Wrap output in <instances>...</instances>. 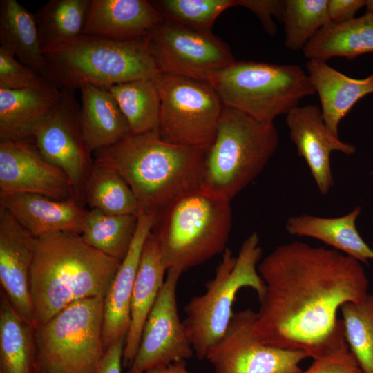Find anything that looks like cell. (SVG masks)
<instances>
[{
  "label": "cell",
  "instance_id": "cell-1",
  "mask_svg": "<svg viewBox=\"0 0 373 373\" xmlns=\"http://www.w3.org/2000/svg\"><path fill=\"white\" fill-rule=\"evenodd\" d=\"M258 271L266 285L254 325L260 343L302 350L314 360L348 346L337 312L369 294L361 262L334 249L294 241L276 247Z\"/></svg>",
  "mask_w": 373,
  "mask_h": 373
},
{
  "label": "cell",
  "instance_id": "cell-2",
  "mask_svg": "<svg viewBox=\"0 0 373 373\" xmlns=\"http://www.w3.org/2000/svg\"><path fill=\"white\" fill-rule=\"evenodd\" d=\"M95 155L94 162L113 169L124 178L140 211L159 213L201 187L205 150L166 141L158 131L131 133Z\"/></svg>",
  "mask_w": 373,
  "mask_h": 373
},
{
  "label": "cell",
  "instance_id": "cell-3",
  "mask_svg": "<svg viewBox=\"0 0 373 373\" xmlns=\"http://www.w3.org/2000/svg\"><path fill=\"white\" fill-rule=\"evenodd\" d=\"M120 263L88 245L78 233L37 238L30 280L35 329L75 302L105 298Z\"/></svg>",
  "mask_w": 373,
  "mask_h": 373
},
{
  "label": "cell",
  "instance_id": "cell-4",
  "mask_svg": "<svg viewBox=\"0 0 373 373\" xmlns=\"http://www.w3.org/2000/svg\"><path fill=\"white\" fill-rule=\"evenodd\" d=\"M48 80L75 93L90 84L102 88L141 79H155L160 72L151 52L148 36L115 40L82 34L47 50Z\"/></svg>",
  "mask_w": 373,
  "mask_h": 373
},
{
  "label": "cell",
  "instance_id": "cell-5",
  "mask_svg": "<svg viewBox=\"0 0 373 373\" xmlns=\"http://www.w3.org/2000/svg\"><path fill=\"white\" fill-rule=\"evenodd\" d=\"M231 222L230 201L200 187L159 213L151 233L167 271L183 273L224 251Z\"/></svg>",
  "mask_w": 373,
  "mask_h": 373
},
{
  "label": "cell",
  "instance_id": "cell-6",
  "mask_svg": "<svg viewBox=\"0 0 373 373\" xmlns=\"http://www.w3.org/2000/svg\"><path fill=\"white\" fill-rule=\"evenodd\" d=\"M278 141L274 122L223 106L215 138L205 151L201 187L231 201L264 170Z\"/></svg>",
  "mask_w": 373,
  "mask_h": 373
},
{
  "label": "cell",
  "instance_id": "cell-7",
  "mask_svg": "<svg viewBox=\"0 0 373 373\" xmlns=\"http://www.w3.org/2000/svg\"><path fill=\"white\" fill-rule=\"evenodd\" d=\"M261 256L256 233L244 241L236 257L227 248L214 277L205 285L204 293L191 298L184 307L183 323L199 360L205 359L209 348L226 332L234 314L233 303L242 288L253 289L259 300L264 296L266 285L258 271Z\"/></svg>",
  "mask_w": 373,
  "mask_h": 373
},
{
  "label": "cell",
  "instance_id": "cell-8",
  "mask_svg": "<svg viewBox=\"0 0 373 373\" xmlns=\"http://www.w3.org/2000/svg\"><path fill=\"white\" fill-rule=\"evenodd\" d=\"M211 84L224 106L265 122H274L316 93L308 74L295 64L235 61Z\"/></svg>",
  "mask_w": 373,
  "mask_h": 373
},
{
  "label": "cell",
  "instance_id": "cell-9",
  "mask_svg": "<svg viewBox=\"0 0 373 373\" xmlns=\"http://www.w3.org/2000/svg\"><path fill=\"white\" fill-rule=\"evenodd\" d=\"M104 297L78 300L35 329L41 373H95L104 354Z\"/></svg>",
  "mask_w": 373,
  "mask_h": 373
},
{
  "label": "cell",
  "instance_id": "cell-10",
  "mask_svg": "<svg viewBox=\"0 0 373 373\" xmlns=\"http://www.w3.org/2000/svg\"><path fill=\"white\" fill-rule=\"evenodd\" d=\"M160 97L158 133L169 142L207 151L223 104L211 84L175 75L155 79Z\"/></svg>",
  "mask_w": 373,
  "mask_h": 373
},
{
  "label": "cell",
  "instance_id": "cell-11",
  "mask_svg": "<svg viewBox=\"0 0 373 373\" xmlns=\"http://www.w3.org/2000/svg\"><path fill=\"white\" fill-rule=\"evenodd\" d=\"M151 52L160 73L211 82L236 61L229 47L211 31L164 19L148 35Z\"/></svg>",
  "mask_w": 373,
  "mask_h": 373
},
{
  "label": "cell",
  "instance_id": "cell-12",
  "mask_svg": "<svg viewBox=\"0 0 373 373\" xmlns=\"http://www.w3.org/2000/svg\"><path fill=\"white\" fill-rule=\"evenodd\" d=\"M256 318L250 309L233 314L224 336L207 352L213 373H302L300 363L308 355L260 343L254 332Z\"/></svg>",
  "mask_w": 373,
  "mask_h": 373
},
{
  "label": "cell",
  "instance_id": "cell-13",
  "mask_svg": "<svg viewBox=\"0 0 373 373\" xmlns=\"http://www.w3.org/2000/svg\"><path fill=\"white\" fill-rule=\"evenodd\" d=\"M182 273L169 269L164 283L145 322L136 355L127 373L153 368L193 357L194 351L177 304V286Z\"/></svg>",
  "mask_w": 373,
  "mask_h": 373
},
{
  "label": "cell",
  "instance_id": "cell-14",
  "mask_svg": "<svg viewBox=\"0 0 373 373\" xmlns=\"http://www.w3.org/2000/svg\"><path fill=\"white\" fill-rule=\"evenodd\" d=\"M74 93L62 90L57 108L36 130L33 142L46 161L64 171L77 196L84 189L93 163L82 137L80 105Z\"/></svg>",
  "mask_w": 373,
  "mask_h": 373
},
{
  "label": "cell",
  "instance_id": "cell-15",
  "mask_svg": "<svg viewBox=\"0 0 373 373\" xmlns=\"http://www.w3.org/2000/svg\"><path fill=\"white\" fill-rule=\"evenodd\" d=\"M36 194L55 200L76 195L66 175L32 142L0 141V198Z\"/></svg>",
  "mask_w": 373,
  "mask_h": 373
},
{
  "label": "cell",
  "instance_id": "cell-16",
  "mask_svg": "<svg viewBox=\"0 0 373 373\" xmlns=\"http://www.w3.org/2000/svg\"><path fill=\"white\" fill-rule=\"evenodd\" d=\"M37 238L0 206V283L17 312L35 328L30 271Z\"/></svg>",
  "mask_w": 373,
  "mask_h": 373
},
{
  "label": "cell",
  "instance_id": "cell-17",
  "mask_svg": "<svg viewBox=\"0 0 373 373\" xmlns=\"http://www.w3.org/2000/svg\"><path fill=\"white\" fill-rule=\"evenodd\" d=\"M286 124L290 139L305 161L319 192L327 194L334 186L332 153L352 155L355 146L341 140L329 129L321 108L316 105L295 107L286 115Z\"/></svg>",
  "mask_w": 373,
  "mask_h": 373
},
{
  "label": "cell",
  "instance_id": "cell-18",
  "mask_svg": "<svg viewBox=\"0 0 373 373\" xmlns=\"http://www.w3.org/2000/svg\"><path fill=\"white\" fill-rule=\"evenodd\" d=\"M158 213L140 211L136 231L104 300L102 339L104 350L126 338L130 325L131 301L141 254Z\"/></svg>",
  "mask_w": 373,
  "mask_h": 373
},
{
  "label": "cell",
  "instance_id": "cell-19",
  "mask_svg": "<svg viewBox=\"0 0 373 373\" xmlns=\"http://www.w3.org/2000/svg\"><path fill=\"white\" fill-rule=\"evenodd\" d=\"M62 90L50 82L35 88H0V141L33 142L36 130L57 108Z\"/></svg>",
  "mask_w": 373,
  "mask_h": 373
},
{
  "label": "cell",
  "instance_id": "cell-20",
  "mask_svg": "<svg viewBox=\"0 0 373 373\" xmlns=\"http://www.w3.org/2000/svg\"><path fill=\"white\" fill-rule=\"evenodd\" d=\"M164 17L146 0H90L82 34L115 40L148 36Z\"/></svg>",
  "mask_w": 373,
  "mask_h": 373
},
{
  "label": "cell",
  "instance_id": "cell-21",
  "mask_svg": "<svg viewBox=\"0 0 373 373\" xmlns=\"http://www.w3.org/2000/svg\"><path fill=\"white\" fill-rule=\"evenodd\" d=\"M0 205L35 238L57 232L81 234L82 231L86 210L72 199L21 194L0 198Z\"/></svg>",
  "mask_w": 373,
  "mask_h": 373
},
{
  "label": "cell",
  "instance_id": "cell-22",
  "mask_svg": "<svg viewBox=\"0 0 373 373\" xmlns=\"http://www.w3.org/2000/svg\"><path fill=\"white\" fill-rule=\"evenodd\" d=\"M166 271L157 243L151 232L143 247L131 296L130 325L123 352L125 367H129L136 355L145 322L164 283Z\"/></svg>",
  "mask_w": 373,
  "mask_h": 373
},
{
  "label": "cell",
  "instance_id": "cell-23",
  "mask_svg": "<svg viewBox=\"0 0 373 373\" xmlns=\"http://www.w3.org/2000/svg\"><path fill=\"white\" fill-rule=\"evenodd\" d=\"M306 68L318 95L324 122L338 136L341 121L361 98L373 93V73L364 79H354L320 60H309Z\"/></svg>",
  "mask_w": 373,
  "mask_h": 373
},
{
  "label": "cell",
  "instance_id": "cell-24",
  "mask_svg": "<svg viewBox=\"0 0 373 373\" xmlns=\"http://www.w3.org/2000/svg\"><path fill=\"white\" fill-rule=\"evenodd\" d=\"M79 90V124L90 153L116 144L131 133L117 101L106 88L87 84Z\"/></svg>",
  "mask_w": 373,
  "mask_h": 373
},
{
  "label": "cell",
  "instance_id": "cell-25",
  "mask_svg": "<svg viewBox=\"0 0 373 373\" xmlns=\"http://www.w3.org/2000/svg\"><path fill=\"white\" fill-rule=\"evenodd\" d=\"M360 207L339 217L323 218L308 214L291 216L285 224L286 231L298 237L317 239L334 249L368 265L373 260V249L359 234L356 221Z\"/></svg>",
  "mask_w": 373,
  "mask_h": 373
},
{
  "label": "cell",
  "instance_id": "cell-26",
  "mask_svg": "<svg viewBox=\"0 0 373 373\" xmlns=\"http://www.w3.org/2000/svg\"><path fill=\"white\" fill-rule=\"evenodd\" d=\"M309 60L326 61L334 57L354 59L373 52V15L365 13L341 23H329L302 50Z\"/></svg>",
  "mask_w": 373,
  "mask_h": 373
},
{
  "label": "cell",
  "instance_id": "cell-27",
  "mask_svg": "<svg viewBox=\"0 0 373 373\" xmlns=\"http://www.w3.org/2000/svg\"><path fill=\"white\" fill-rule=\"evenodd\" d=\"M0 44L21 63L48 79L35 15L16 0L0 1Z\"/></svg>",
  "mask_w": 373,
  "mask_h": 373
},
{
  "label": "cell",
  "instance_id": "cell-28",
  "mask_svg": "<svg viewBox=\"0 0 373 373\" xmlns=\"http://www.w3.org/2000/svg\"><path fill=\"white\" fill-rule=\"evenodd\" d=\"M35 332L1 291L0 373H41Z\"/></svg>",
  "mask_w": 373,
  "mask_h": 373
},
{
  "label": "cell",
  "instance_id": "cell-29",
  "mask_svg": "<svg viewBox=\"0 0 373 373\" xmlns=\"http://www.w3.org/2000/svg\"><path fill=\"white\" fill-rule=\"evenodd\" d=\"M90 0H50L35 14L43 52L82 34Z\"/></svg>",
  "mask_w": 373,
  "mask_h": 373
},
{
  "label": "cell",
  "instance_id": "cell-30",
  "mask_svg": "<svg viewBox=\"0 0 373 373\" xmlns=\"http://www.w3.org/2000/svg\"><path fill=\"white\" fill-rule=\"evenodd\" d=\"M106 88L117 101L133 134L158 131L160 97L155 79H141Z\"/></svg>",
  "mask_w": 373,
  "mask_h": 373
},
{
  "label": "cell",
  "instance_id": "cell-31",
  "mask_svg": "<svg viewBox=\"0 0 373 373\" xmlns=\"http://www.w3.org/2000/svg\"><path fill=\"white\" fill-rule=\"evenodd\" d=\"M137 224V216L111 215L86 210L80 236L100 252L122 261L128 252Z\"/></svg>",
  "mask_w": 373,
  "mask_h": 373
},
{
  "label": "cell",
  "instance_id": "cell-32",
  "mask_svg": "<svg viewBox=\"0 0 373 373\" xmlns=\"http://www.w3.org/2000/svg\"><path fill=\"white\" fill-rule=\"evenodd\" d=\"M90 209L111 215H135L137 199L124 178L113 169L93 162L84 186Z\"/></svg>",
  "mask_w": 373,
  "mask_h": 373
},
{
  "label": "cell",
  "instance_id": "cell-33",
  "mask_svg": "<svg viewBox=\"0 0 373 373\" xmlns=\"http://www.w3.org/2000/svg\"><path fill=\"white\" fill-rule=\"evenodd\" d=\"M328 0H285L282 18L285 46L303 50L321 28L331 23Z\"/></svg>",
  "mask_w": 373,
  "mask_h": 373
},
{
  "label": "cell",
  "instance_id": "cell-34",
  "mask_svg": "<svg viewBox=\"0 0 373 373\" xmlns=\"http://www.w3.org/2000/svg\"><path fill=\"white\" fill-rule=\"evenodd\" d=\"M340 309L350 350L363 373H373V295L361 303H345Z\"/></svg>",
  "mask_w": 373,
  "mask_h": 373
},
{
  "label": "cell",
  "instance_id": "cell-35",
  "mask_svg": "<svg viewBox=\"0 0 373 373\" xmlns=\"http://www.w3.org/2000/svg\"><path fill=\"white\" fill-rule=\"evenodd\" d=\"M164 19L198 30L211 31L216 18L238 0L151 1Z\"/></svg>",
  "mask_w": 373,
  "mask_h": 373
},
{
  "label": "cell",
  "instance_id": "cell-36",
  "mask_svg": "<svg viewBox=\"0 0 373 373\" xmlns=\"http://www.w3.org/2000/svg\"><path fill=\"white\" fill-rule=\"evenodd\" d=\"M48 82L38 72L21 63L10 52L0 47V88H35Z\"/></svg>",
  "mask_w": 373,
  "mask_h": 373
},
{
  "label": "cell",
  "instance_id": "cell-37",
  "mask_svg": "<svg viewBox=\"0 0 373 373\" xmlns=\"http://www.w3.org/2000/svg\"><path fill=\"white\" fill-rule=\"evenodd\" d=\"M302 373H363L349 346L336 353L314 361Z\"/></svg>",
  "mask_w": 373,
  "mask_h": 373
},
{
  "label": "cell",
  "instance_id": "cell-38",
  "mask_svg": "<svg viewBox=\"0 0 373 373\" xmlns=\"http://www.w3.org/2000/svg\"><path fill=\"white\" fill-rule=\"evenodd\" d=\"M238 6L254 12L260 20L265 32L274 36L277 32L273 17L282 21L285 1L280 0H238Z\"/></svg>",
  "mask_w": 373,
  "mask_h": 373
},
{
  "label": "cell",
  "instance_id": "cell-39",
  "mask_svg": "<svg viewBox=\"0 0 373 373\" xmlns=\"http://www.w3.org/2000/svg\"><path fill=\"white\" fill-rule=\"evenodd\" d=\"M365 5L366 0H328L329 19L334 23L348 21Z\"/></svg>",
  "mask_w": 373,
  "mask_h": 373
},
{
  "label": "cell",
  "instance_id": "cell-40",
  "mask_svg": "<svg viewBox=\"0 0 373 373\" xmlns=\"http://www.w3.org/2000/svg\"><path fill=\"white\" fill-rule=\"evenodd\" d=\"M125 339H120L105 351L95 373H122Z\"/></svg>",
  "mask_w": 373,
  "mask_h": 373
},
{
  "label": "cell",
  "instance_id": "cell-41",
  "mask_svg": "<svg viewBox=\"0 0 373 373\" xmlns=\"http://www.w3.org/2000/svg\"><path fill=\"white\" fill-rule=\"evenodd\" d=\"M145 373H190L186 367V361L174 362L148 370Z\"/></svg>",
  "mask_w": 373,
  "mask_h": 373
},
{
  "label": "cell",
  "instance_id": "cell-42",
  "mask_svg": "<svg viewBox=\"0 0 373 373\" xmlns=\"http://www.w3.org/2000/svg\"><path fill=\"white\" fill-rule=\"evenodd\" d=\"M366 12L367 14H370L373 15V0H366Z\"/></svg>",
  "mask_w": 373,
  "mask_h": 373
},
{
  "label": "cell",
  "instance_id": "cell-43",
  "mask_svg": "<svg viewBox=\"0 0 373 373\" xmlns=\"http://www.w3.org/2000/svg\"><path fill=\"white\" fill-rule=\"evenodd\" d=\"M372 249H373V247H372Z\"/></svg>",
  "mask_w": 373,
  "mask_h": 373
}]
</instances>
